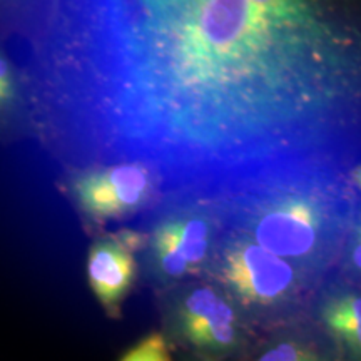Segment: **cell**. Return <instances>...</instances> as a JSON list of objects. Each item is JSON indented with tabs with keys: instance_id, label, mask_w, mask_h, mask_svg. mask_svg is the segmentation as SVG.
<instances>
[{
	"instance_id": "12",
	"label": "cell",
	"mask_w": 361,
	"mask_h": 361,
	"mask_svg": "<svg viewBox=\"0 0 361 361\" xmlns=\"http://www.w3.org/2000/svg\"><path fill=\"white\" fill-rule=\"evenodd\" d=\"M180 361H201V360L189 358V356H180ZM224 361H245V360H224Z\"/></svg>"
},
{
	"instance_id": "7",
	"label": "cell",
	"mask_w": 361,
	"mask_h": 361,
	"mask_svg": "<svg viewBox=\"0 0 361 361\" xmlns=\"http://www.w3.org/2000/svg\"><path fill=\"white\" fill-rule=\"evenodd\" d=\"M141 229L99 231L87 251L85 274L90 291L109 318L119 319L124 301L139 281Z\"/></svg>"
},
{
	"instance_id": "1",
	"label": "cell",
	"mask_w": 361,
	"mask_h": 361,
	"mask_svg": "<svg viewBox=\"0 0 361 361\" xmlns=\"http://www.w3.org/2000/svg\"><path fill=\"white\" fill-rule=\"evenodd\" d=\"M351 0H78L85 147L173 192L358 159Z\"/></svg>"
},
{
	"instance_id": "4",
	"label": "cell",
	"mask_w": 361,
	"mask_h": 361,
	"mask_svg": "<svg viewBox=\"0 0 361 361\" xmlns=\"http://www.w3.org/2000/svg\"><path fill=\"white\" fill-rule=\"evenodd\" d=\"M137 255L139 281L154 291L201 278L223 233L213 196L202 192L168 194L147 211Z\"/></svg>"
},
{
	"instance_id": "8",
	"label": "cell",
	"mask_w": 361,
	"mask_h": 361,
	"mask_svg": "<svg viewBox=\"0 0 361 361\" xmlns=\"http://www.w3.org/2000/svg\"><path fill=\"white\" fill-rule=\"evenodd\" d=\"M360 284L331 276L316 291L310 318L348 361H361Z\"/></svg>"
},
{
	"instance_id": "5",
	"label": "cell",
	"mask_w": 361,
	"mask_h": 361,
	"mask_svg": "<svg viewBox=\"0 0 361 361\" xmlns=\"http://www.w3.org/2000/svg\"><path fill=\"white\" fill-rule=\"evenodd\" d=\"M171 350L201 361L245 360L258 333L234 301L204 276L154 291Z\"/></svg>"
},
{
	"instance_id": "3",
	"label": "cell",
	"mask_w": 361,
	"mask_h": 361,
	"mask_svg": "<svg viewBox=\"0 0 361 361\" xmlns=\"http://www.w3.org/2000/svg\"><path fill=\"white\" fill-rule=\"evenodd\" d=\"M202 276L231 298L258 335L308 316L323 284L226 226Z\"/></svg>"
},
{
	"instance_id": "11",
	"label": "cell",
	"mask_w": 361,
	"mask_h": 361,
	"mask_svg": "<svg viewBox=\"0 0 361 361\" xmlns=\"http://www.w3.org/2000/svg\"><path fill=\"white\" fill-rule=\"evenodd\" d=\"M13 96V79L8 62L0 56V104L7 102Z\"/></svg>"
},
{
	"instance_id": "2",
	"label": "cell",
	"mask_w": 361,
	"mask_h": 361,
	"mask_svg": "<svg viewBox=\"0 0 361 361\" xmlns=\"http://www.w3.org/2000/svg\"><path fill=\"white\" fill-rule=\"evenodd\" d=\"M360 162L310 159L247 176L209 194L223 226L324 283L360 228Z\"/></svg>"
},
{
	"instance_id": "6",
	"label": "cell",
	"mask_w": 361,
	"mask_h": 361,
	"mask_svg": "<svg viewBox=\"0 0 361 361\" xmlns=\"http://www.w3.org/2000/svg\"><path fill=\"white\" fill-rule=\"evenodd\" d=\"M69 191L85 224L97 233L107 223L147 213L169 194L159 169L137 159L92 162L74 173Z\"/></svg>"
},
{
	"instance_id": "10",
	"label": "cell",
	"mask_w": 361,
	"mask_h": 361,
	"mask_svg": "<svg viewBox=\"0 0 361 361\" xmlns=\"http://www.w3.org/2000/svg\"><path fill=\"white\" fill-rule=\"evenodd\" d=\"M119 361H174L173 350L161 331H151L129 348Z\"/></svg>"
},
{
	"instance_id": "9",
	"label": "cell",
	"mask_w": 361,
	"mask_h": 361,
	"mask_svg": "<svg viewBox=\"0 0 361 361\" xmlns=\"http://www.w3.org/2000/svg\"><path fill=\"white\" fill-rule=\"evenodd\" d=\"M245 361H348L308 316L259 333Z\"/></svg>"
}]
</instances>
